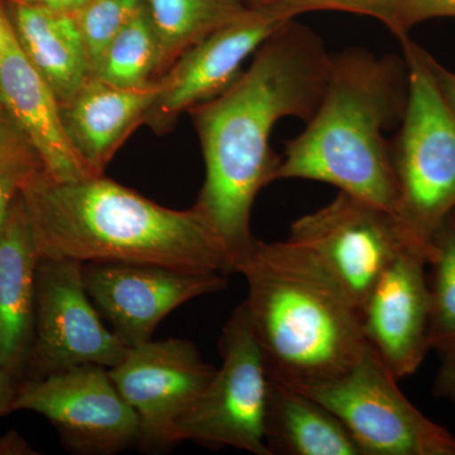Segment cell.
Segmentation results:
<instances>
[{"label": "cell", "mask_w": 455, "mask_h": 455, "mask_svg": "<svg viewBox=\"0 0 455 455\" xmlns=\"http://www.w3.org/2000/svg\"><path fill=\"white\" fill-rule=\"evenodd\" d=\"M265 442L269 455H363L331 410L272 377Z\"/></svg>", "instance_id": "cell-19"}, {"label": "cell", "mask_w": 455, "mask_h": 455, "mask_svg": "<svg viewBox=\"0 0 455 455\" xmlns=\"http://www.w3.org/2000/svg\"><path fill=\"white\" fill-rule=\"evenodd\" d=\"M13 410L37 412L68 451L109 455L139 444L140 423L110 379L109 368L84 364L17 386Z\"/></svg>", "instance_id": "cell-10"}, {"label": "cell", "mask_w": 455, "mask_h": 455, "mask_svg": "<svg viewBox=\"0 0 455 455\" xmlns=\"http://www.w3.org/2000/svg\"><path fill=\"white\" fill-rule=\"evenodd\" d=\"M16 382L11 374L0 368V418L13 411V401L17 391Z\"/></svg>", "instance_id": "cell-30"}, {"label": "cell", "mask_w": 455, "mask_h": 455, "mask_svg": "<svg viewBox=\"0 0 455 455\" xmlns=\"http://www.w3.org/2000/svg\"><path fill=\"white\" fill-rule=\"evenodd\" d=\"M0 103L28 140L44 175L59 181L92 175L68 142L59 99L29 61L5 18L0 42Z\"/></svg>", "instance_id": "cell-15"}, {"label": "cell", "mask_w": 455, "mask_h": 455, "mask_svg": "<svg viewBox=\"0 0 455 455\" xmlns=\"http://www.w3.org/2000/svg\"><path fill=\"white\" fill-rule=\"evenodd\" d=\"M290 20L277 9L250 5L209 33L157 80L160 90L145 124L158 133L169 131L182 113L217 97L242 74L244 62Z\"/></svg>", "instance_id": "cell-12"}, {"label": "cell", "mask_w": 455, "mask_h": 455, "mask_svg": "<svg viewBox=\"0 0 455 455\" xmlns=\"http://www.w3.org/2000/svg\"><path fill=\"white\" fill-rule=\"evenodd\" d=\"M439 355V367L434 379V396L455 405V339L443 341L433 348Z\"/></svg>", "instance_id": "cell-27"}, {"label": "cell", "mask_w": 455, "mask_h": 455, "mask_svg": "<svg viewBox=\"0 0 455 455\" xmlns=\"http://www.w3.org/2000/svg\"><path fill=\"white\" fill-rule=\"evenodd\" d=\"M41 170L40 161L33 151L0 156V228L23 185Z\"/></svg>", "instance_id": "cell-25"}, {"label": "cell", "mask_w": 455, "mask_h": 455, "mask_svg": "<svg viewBox=\"0 0 455 455\" xmlns=\"http://www.w3.org/2000/svg\"><path fill=\"white\" fill-rule=\"evenodd\" d=\"M427 254L407 245L374 284L361 309L364 338L397 379L415 373L431 349Z\"/></svg>", "instance_id": "cell-14"}, {"label": "cell", "mask_w": 455, "mask_h": 455, "mask_svg": "<svg viewBox=\"0 0 455 455\" xmlns=\"http://www.w3.org/2000/svg\"><path fill=\"white\" fill-rule=\"evenodd\" d=\"M14 31L60 104L92 76L76 14L23 2L17 7Z\"/></svg>", "instance_id": "cell-18"}, {"label": "cell", "mask_w": 455, "mask_h": 455, "mask_svg": "<svg viewBox=\"0 0 455 455\" xmlns=\"http://www.w3.org/2000/svg\"><path fill=\"white\" fill-rule=\"evenodd\" d=\"M397 381L368 343L348 370L300 391L339 419L363 455H455L454 436L421 414Z\"/></svg>", "instance_id": "cell-6"}, {"label": "cell", "mask_w": 455, "mask_h": 455, "mask_svg": "<svg viewBox=\"0 0 455 455\" xmlns=\"http://www.w3.org/2000/svg\"><path fill=\"white\" fill-rule=\"evenodd\" d=\"M398 14L403 40L420 23L434 18H455V0H398Z\"/></svg>", "instance_id": "cell-26"}, {"label": "cell", "mask_w": 455, "mask_h": 455, "mask_svg": "<svg viewBox=\"0 0 455 455\" xmlns=\"http://www.w3.org/2000/svg\"><path fill=\"white\" fill-rule=\"evenodd\" d=\"M431 291V349L443 341L455 339V211L445 218L429 243Z\"/></svg>", "instance_id": "cell-22"}, {"label": "cell", "mask_w": 455, "mask_h": 455, "mask_svg": "<svg viewBox=\"0 0 455 455\" xmlns=\"http://www.w3.org/2000/svg\"><path fill=\"white\" fill-rule=\"evenodd\" d=\"M146 7V0H89L76 18L92 75L113 38Z\"/></svg>", "instance_id": "cell-23"}, {"label": "cell", "mask_w": 455, "mask_h": 455, "mask_svg": "<svg viewBox=\"0 0 455 455\" xmlns=\"http://www.w3.org/2000/svg\"><path fill=\"white\" fill-rule=\"evenodd\" d=\"M409 94L391 158L398 203L395 215L406 238L429 259L431 235L455 211V116L427 64V52L401 40Z\"/></svg>", "instance_id": "cell-5"}, {"label": "cell", "mask_w": 455, "mask_h": 455, "mask_svg": "<svg viewBox=\"0 0 455 455\" xmlns=\"http://www.w3.org/2000/svg\"><path fill=\"white\" fill-rule=\"evenodd\" d=\"M86 291L110 331L128 348L152 339L156 328L185 302L221 291L223 274H194L146 263H83Z\"/></svg>", "instance_id": "cell-13"}, {"label": "cell", "mask_w": 455, "mask_h": 455, "mask_svg": "<svg viewBox=\"0 0 455 455\" xmlns=\"http://www.w3.org/2000/svg\"><path fill=\"white\" fill-rule=\"evenodd\" d=\"M221 364L173 427V442L233 447L269 455L265 442L271 374L251 329L244 302L224 325Z\"/></svg>", "instance_id": "cell-7"}, {"label": "cell", "mask_w": 455, "mask_h": 455, "mask_svg": "<svg viewBox=\"0 0 455 455\" xmlns=\"http://www.w3.org/2000/svg\"><path fill=\"white\" fill-rule=\"evenodd\" d=\"M287 241L315 257L359 311L392 260L414 245L394 212L340 191L333 202L293 221Z\"/></svg>", "instance_id": "cell-8"}, {"label": "cell", "mask_w": 455, "mask_h": 455, "mask_svg": "<svg viewBox=\"0 0 455 455\" xmlns=\"http://www.w3.org/2000/svg\"><path fill=\"white\" fill-rule=\"evenodd\" d=\"M128 349L101 322L84 283L83 263L40 259L29 379L84 364L113 368Z\"/></svg>", "instance_id": "cell-9"}, {"label": "cell", "mask_w": 455, "mask_h": 455, "mask_svg": "<svg viewBox=\"0 0 455 455\" xmlns=\"http://www.w3.org/2000/svg\"><path fill=\"white\" fill-rule=\"evenodd\" d=\"M88 2L89 0H25V3L44 5L56 11L71 12V13H76Z\"/></svg>", "instance_id": "cell-31"}, {"label": "cell", "mask_w": 455, "mask_h": 455, "mask_svg": "<svg viewBox=\"0 0 455 455\" xmlns=\"http://www.w3.org/2000/svg\"><path fill=\"white\" fill-rule=\"evenodd\" d=\"M160 46V77L205 36L241 16L242 0H146Z\"/></svg>", "instance_id": "cell-20"}, {"label": "cell", "mask_w": 455, "mask_h": 455, "mask_svg": "<svg viewBox=\"0 0 455 455\" xmlns=\"http://www.w3.org/2000/svg\"><path fill=\"white\" fill-rule=\"evenodd\" d=\"M157 35L147 5L107 47L92 76L119 88L140 89L160 79Z\"/></svg>", "instance_id": "cell-21"}, {"label": "cell", "mask_w": 455, "mask_h": 455, "mask_svg": "<svg viewBox=\"0 0 455 455\" xmlns=\"http://www.w3.org/2000/svg\"><path fill=\"white\" fill-rule=\"evenodd\" d=\"M20 196L40 259L230 274L220 238L194 206L164 208L103 175L59 181L42 170L23 185Z\"/></svg>", "instance_id": "cell-2"}, {"label": "cell", "mask_w": 455, "mask_h": 455, "mask_svg": "<svg viewBox=\"0 0 455 455\" xmlns=\"http://www.w3.org/2000/svg\"><path fill=\"white\" fill-rule=\"evenodd\" d=\"M236 272L247 280L245 310L272 379L304 390L366 349L361 311L304 248L257 241Z\"/></svg>", "instance_id": "cell-4"}, {"label": "cell", "mask_w": 455, "mask_h": 455, "mask_svg": "<svg viewBox=\"0 0 455 455\" xmlns=\"http://www.w3.org/2000/svg\"><path fill=\"white\" fill-rule=\"evenodd\" d=\"M33 151L28 140L18 130L9 116L0 113V156L16 154V152Z\"/></svg>", "instance_id": "cell-28"}, {"label": "cell", "mask_w": 455, "mask_h": 455, "mask_svg": "<svg viewBox=\"0 0 455 455\" xmlns=\"http://www.w3.org/2000/svg\"><path fill=\"white\" fill-rule=\"evenodd\" d=\"M3 23H4V18L0 16V42H2V36H3Z\"/></svg>", "instance_id": "cell-32"}, {"label": "cell", "mask_w": 455, "mask_h": 455, "mask_svg": "<svg viewBox=\"0 0 455 455\" xmlns=\"http://www.w3.org/2000/svg\"><path fill=\"white\" fill-rule=\"evenodd\" d=\"M215 368L190 340H148L132 347L110 379L139 418V448L164 453L175 445L176 421L208 386Z\"/></svg>", "instance_id": "cell-11"}, {"label": "cell", "mask_w": 455, "mask_h": 455, "mask_svg": "<svg viewBox=\"0 0 455 455\" xmlns=\"http://www.w3.org/2000/svg\"><path fill=\"white\" fill-rule=\"evenodd\" d=\"M331 55L315 33L290 20L217 97L193 108L205 181L194 208L214 230L235 274L257 239L253 204L276 181L281 157L269 146L287 116L307 123L324 92Z\"/></svg>", "instance_id": "cell-1"}, {"label": "cell", "mask_w": 455, "mask_h": 455, "mask_svg": "<svg viewBox=\"0 0 455 455\" xmlns=\"http://www.w3.org/2000/svg\"><path fill=\"white\" fill-rule=\"evenodd\" d=\"M40 263L22 196L0 228V368L14 379L26 372L35 335Z\"/></svg>", "instance_id": "cell-17"}, {"label": "cell", "mask_w": 455, "mask_h": 455, "mask_svg": "<svg viewBox=\"0 0 455 455\" xmlns=\"http://www.w3.org/2000/svg\"><path fill=\"white\" fill-rule=\"evenodd\" d=\"M427 64L433 74L434 80L444 98L445 103L451 108L455 116V73L440 65L430 53H427Z\"/></svg>", "instance_id": "cell-29"}, {"label": "cell", "mask_w": 455, "mask_h": 455, "mask_svg": "<svg viewBox=\"0 0 455 455\" xmlns=\"http://www.w3.org/2000/svg\"><path fill=\"white\" fill-rule=\"evenodd\" d=\"M158 90L157 80L146 88L127 89L92 76L70 100L60 104L68 142L90 173L103 175L132 132L145 124Z\"/></svg>", "instance_id": "cell-16"}, {"label": "cell", "mask_w": 455, "mask_h": 455, "mask_svg": "<svg viewBox=\"0 0 455 455\" xmlns=\"http://www.w3.org/2000/svg\"><path fill=\"white\" fill-rule=\"evenodd\" d=\"M251 5L277 9L292 20L302 13L316 11L346 12L371 17L387 27L400 40L403 38L398 0H252Z\"/></svg>", "instance_id": "cell-24"}, {"label": "cell", "mask_w": 455, "mask_h": 455, "mask_svg": "<svg viewBox=\"0 0 455 455\" xmlns=\"http://www.w3.org/2000/svg\"><path fill=\"white\" fill-rule=\"evenodd\" d=\"M407 94L405 59L357 49L331 55L319 106L287 142L276 181L324 182L395 214L398 188L385 133L400 124Z\"/></svg>", "instance_id": "cell-3"}]
</instances>
